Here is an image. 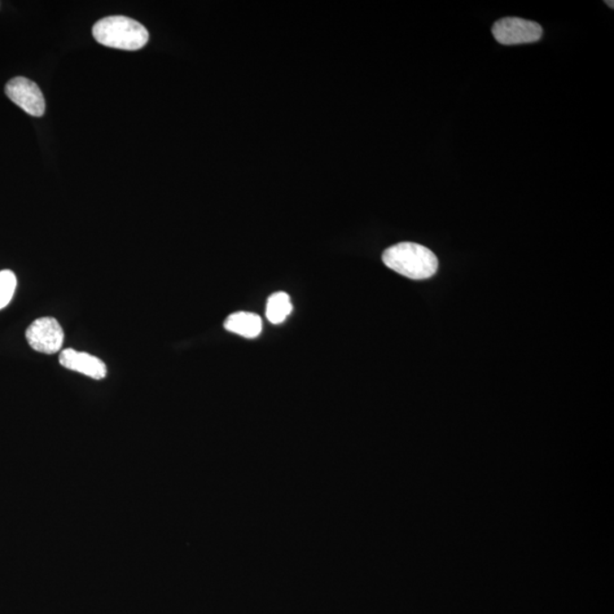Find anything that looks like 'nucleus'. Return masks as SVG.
<instances>
[{
  "mask_svg": "<svg viewBox=\"0 0 614 614\" xmlns=\"http://www.w3.org/2000/svg\"><path fill=\"white\" fill-rule=\"evenodd\" d=\"M386 266L412 280L432 278L438 270V258L429 248L415 243H399L383 254Z\"/></svg>",
  "mask_w": 614,
  "mask_h": 614,
  "instance_id": "nucleus-1",
  "label": "nucleus"
},
{
  "mask_svg": "<svg viewBox=\"0 0 614 614\" xmlns=\"http://www.w3.org/2000/svg\"><path fill=\"white\" fill-rule=\"evenodd\" d=\"M92 34L100 45L121 51H138L149 39L147 29L126 16L105 17L94 25Z\"/></svg>",
  "mask_w": 614,
  "mask_h": 614,
  "instance_id": "nucleus-2",
  "label": "nucleus"
},
{
  "mask_svg": "<svg viewBox=\"0 0 614 614\" xmlns=\"http://www.w3.org/2000/svg\"><path fill=\"white\" fill-rule=\"evenodd\" d=\"M491 33L501 45L513 46L538 42L543 36V28L536 22L506 17L494 24Z\"/></svg>",
  "mask_w": 614,
  "mask_h": 614,
  "instance_id": "nucleus-3",
  "label": "nucleus"
},
{
  "mask_svg": "<svg viewBox=\"0 0 614 614\" xmlns=\"http://www.w3.org/2000/svg\"><path fill=\"white\" fill-rule=\"evenodd\" d=\"M25 337L31 348L43 354L60 352L64 343L63 328L54 318L36 320L31 323Z\"/></svg>",
  "mask_w": 614,
  "mask_h": 614,
  "instance_id": "nucleus-4",
  "label": "nucleus"
},
{
  "mask_svg": "<svg viewBox=\"0 0 614 614\" xmlns=\"http://www.w3.org/2000/svg\"><path fill=\"white\" fill-rule=\"evenodd\" d=\"M5 92L7 98L29 116L41 117L45 114V98L36 82L17 77L7 83Z\"/></svg>",
  "mask_w": 614,
  "mask_h": 614,
  "instance_id": "nucleus-5",
  "label": "nucleus"
},
{
  "mask_svg": "<svg viewBox=\"0 0 614 614\" xmlns=\"http://www.w3.org/2000/svg\"><path fill=\"white\" fill-rule=\"evenodd\" d=\"M60 363L69 370L79 372L96 380L104 379L107 375V364L102 359L72 349L61 350Z\"/></svg>",
  "mask_w": 614,
  "mask_h": 614,
  "instance_id": "nucleus-6",
  "label": "nucleus"
},
{
  "mask_svg": "<svg viewBox=\"0 0 614 614\" xmlns=\"http://www.w3.org/2000/svg\"><path fill=\"white\" fill-rule=\"evenodd\" d=\"M228 331L245 338H256L260 335L263 328L260 315L249 312L232 313L225 322Z\"/></svg>",
  "mask_w": 614,
  "mask_h": 614,
  "instance_id": "nucleus-7",
  "label": "nucleus"
},
{
  "mask_svg": "<svg viewBox=\"0 0 614 614\" xmlns=\"http://www.w3.org/2000/svg\"><path fill=\"white\" fill-rule=\"evenodd\" d=\"M291 297L286 293H275L269 297L266 305V318L271 323H283L292 313Z\"/></svg>",
  "mask_w": 614,
  "mask_h": 614,
  "instance_id": "nucleus-8",
  "label": "nucleus"
},
{
  "mask_svg": "<svg viewBox=\"0 0 614 614\" xmlns=\"http://www.w3.org/2000/svg\"><path fill=\"white\" fill-rule=\"evenodd\" d=\"M16 275L10 270L0 271V310L10 304L16 289Z\"/></svg>",
  "mask_w": 614,
  "mask_h": 614,
  "instance_id": "nucleus-9",
  "label": "nucleus"
},
{
  "mask_svg": "<svg viewBox=\"0 0 614 614\" xmlns=\"http://www.w3.org/2000/svg\"><path fill=\"white\" fill-rule=\"evenodd\" d=\"M608 4V5L611 8H613V2H605Z\"/></svg>",
  "mask_w": 614,
  "mask_h": 614,
  "instance_id": "nucleus-10",
  "label": "nucleus"
}]
</instances>
